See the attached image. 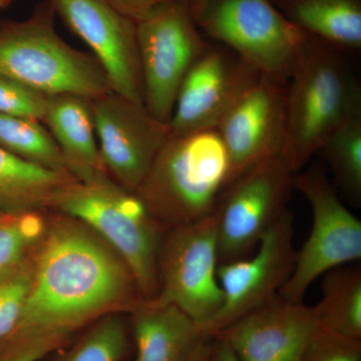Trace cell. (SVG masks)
<instances>
[{"label": "cell", "instance_id": "4dcf8cb0", "mask_svg": "<svg viewBox=\"0 0 361 361\" xmlns=\"http://www.w3.org/2000/svg\"><path fill=\"white\" fill-rule=\"evenodd\" d=\"M207 361H238L232 348L219 338H212Z\"/></svg>", "mask_w": 361, "mask_h": 361}, {"label": "cell", "instance_id": "83f0119b", "mask_svg": "<svg viewBox=\"0 0 361 361\" xmlns=\"http://www.w3.org/2000/svg\"><path fill=\"white\" fill-rule=\"evenodd\" d=\"M298 361H361V339L322 327Z\"/></svg>", "mask_w": 361, "mask_h": 361}, {"label": "cell", "instance_id": "6da1fadb", "mask_svg": "<svg viewBox=\"0 0 361 361\" xmlns=\"http://www.w3.org/2000/svg\"><path fill=\"white\" fill-rule=\"evenodd\" d=\"M37 248L32 285L9 336L61 344L102 315L145 301L125 261L80 221L54 220Z\"/></svg>", "mask_w": 361, "mask_h": 361}, {"label": "cell", "instance_id": "44dd1931", "mask_svg": "<svg viewBox=\"0 0 361 361\" xmlns=\"http://www.w3.org/2000/svg\"><path fill=\"white\" fill-rule=\"evenodd\" d=\"M314 306L322 329L361 339V266L342 265L325 273Z\"/></svg>", "mask_w": 361, "mask_h": 361}, {"label": "cell", "instance_id": "8992f818", "mask_svg": "<svg viewBox=\"0 0 361 361\" xmlns=\"http://www.w3.org/2000/svg\"><path fill=\"white\" fill-rule=\"evenodd\" d=\"M198 27L261 75L283 80L312 37L271 0H215Z\"/></svg>", "mask_w": 361, "mask_h": 361}, {"label": "cell", "instance_id": "52a82bcc", "mask_svg": "<svg viewBox=\"0 0 361 361\" xmlns=\"http://www.w3.org/2000/svg\"><path fill=\"white\" fill-rule=\"evenodd\" d=\"M218 264L216 211L197 222L168 229L159 251L158 292L146 301L177 306L203 326L223 303Z\"/></svg>", "mask_w": 361, "mask_h": 361}, {"label": "cell", "instance_id": "f546056e", "mask_svg": "<svg viewBox=\"0 0 361 361\" xmlns=\"http://www.w3.org/2000/svg\"><path fill=\"white\" fill-rule=\"evenodd\" d=\"M114 6L135 23L146 18L171 0H108Z\"/></svg>", "mask_w": 361, "mask_h": 361}, {"label": "cell", "instance_id": "7402d4cb", "mask_svg": "<svg viewBox=\"0 0 361 361\" xmlns=\"http://www.w3.org/2000/svg\"><path fill=\"white\" fill-rule=\"evenodd\" d=\"M0 147L39 167L68 173L58 144L39 121L0 115Z\"/></svg>", "mask_w": 361, "mask_h": 361}, {"label": "cell", "instance_id": "ba28073f", "mask_svg": "<svg viewBox=\"0 0 361 361\" xmlns=\"http://www.w3.org/2000/svg\"><path fill=\"white\" fill-rule=\"evenodd\" d=\"M135 33L145 108L169 123L183 80L208 45L188 0H171L158 7L135 23Z\"/></svg>", "mask_w": 361, "mask_h": 361}, {"label": "cell", "instance_id": "ac0fdd59", "mask_svg": "<svg viewBox=\"0 0 361 361\" xmlns=\"http://www.w3.org/2000/svg\"><path fill=\"white\" fill-rule=\"evenodd\" d=\"M133 316L134 361H189L202 341L200 325L175 305L142 301Z\"/></svg>", "mask_w": 361, "mask_h": 361}, {"label": "cell", "instance_id": "f1b7e54d", "mask_svg": "<svg viewBox=\"0 0 361 361\" xmlns=\"http://www.w3.org/2000/svg\"><path fill=\"white\" fill-rule=\"evenodd\" d=\"M4 341L6 345L0 353V361H37L59 345L40 338L9 336Z\"/></svg>", "mask_w": 361, "mask_h": 361}, {"label": "cell", "instance_id": "277c9868", "mask_svg": "<svg viewBox=\"0 0 361 361\" xmlns=\"http://www.w3.org/2000/svg\"><path fill=\"white\" fill-rule=\"evenodd\" d=\"M49 0L23 20L0 21V75L47 96L75 94L96 99L113 92L96 56L75 49L54 27Z\"/></svg>", "mask_w": 361, "mask_h": 361}, {"label": "cell", "instance_id": "d6986e66", "mask_svg": "<svg viewBox=\"0 0 361 361\" xmlns=\"http://www.w3.org/2000/svg\"><path fill=\"white\" fill-rule=\"evenodd\" d=\"M75 180L68 173L39 167L0 147V212L18 215L51 208L59 192Z\"/></svg>", "mask_w": 361, "mask_h": 361}, {"label": "cell", "instance_id": "30bf717a", "mask_svg": "<svg viewBox=\"0 0 361 361\" xmlns=\"http://www.w3.org/2000/svg\"><path fill=\"white\" fill-rule=\"evenodd\" d=\"M294 173L281 156L254 166L221 194L218 216V261L248 257L263 235L286 210Z\"/></svg>", "mask_w": 361, "mask_h": 361}, {"label": "cell", "instance_id": "d590c367", "mask_svg": "<svg viewBox=\"0 0 361 361\" xmlns=\"http://www.w3.org/2000/svg\"><path fill=\"white\" fill-rule=\"evenodd\" d=\"M271 1H274V0H271Z\"/></svg>", "mask_w": 361, "mask_h": 361}, {"label": "cell", "instance_id": "2e32d148", "mask_svg": "<svg viewBox=\"0 0 361 361\" xmlns=\"http://www.w3.org/2000/svg\"><path fill=\"white\" fill-rule=\"evenodd\" d=\"M322 329L314 306L273 297L218 332L238 361H298Z\"/></svg>", "mask_w": 361, "mask_h": 361}, {"label": "cell", "instance_id": "484cf974", "mask_svg": "<svg viewBox=\"0 0 361 361\" xmlns=\"http://www.w3.org/2000/svg\"><path fill=\"white\" fill-rule=\"evenodd\" d=\"M33 260L25 257L0 271V341L16 329L32 281Z\"/></svg>", "mask_w": 361, "mask_h": 361}, {"label": "cell", "instance_id": "9a60e30c", "mask_svg": "<svg viewBox=\"0 0 361 361\" xmlns=\"http://www.w3.org/2000/svg\"><path fill=\"white\" fill-rule=\"evenodd\" d=\"M228 54L208 47L188 71L168 123L171 137L217 129L233 104L261 75Z\"/></svg>", "mask_w": 361, "mask_h": 361}, {"label": "cell", "instance_id": "d4e9b609", "mask_svg": "<svg viewBox=\"0 0 361 361\" xmlns=\"http://www.w3.org/2000/svg\"><path fill=\"white\" fill-rule=\"evenodd\" d=\"M47 223L39 211L0 220V271L27 257L44 236Z\"/></svg>", "mask_w": 361, "mask_h": 361}, {"label": "cell", "instance_id": "8fae6325", "mask_svg": "<svg viewBox=\"0 0 361 361\" xmlns=\"http://www.w3.org/2000/svg\"><path fill=\"white\" fill-rule=\"evenodd\" d=\"M293 237L294 217L286 209L263 235L254 253L218 264L223 303L212 319L201 327L205 338L212 339L228 325L277 295L295 265Z\"/></svg>", "mask_w": 361, "mask_h": 361}, {"label": "cell", "instance_id": "7a4b0ae2", "mask_svg": "<svg viewBox=\"0 0 361 361\" xmlns=\"http://www.w3.org/2000/svg\"><path fill=\"white\" fill-rule=\"evenodd\" d=\"M289 78L280 156L296 174L348 116L361 110V94L336 47L314 37Z\"/></svg>", "mask_w": 361, "mask_h": 361}, {"label": "cell", "instance_id": "5b68a950", "mask_svg": "<svg viewBox=\"0 0 361 361\" xmlns=\"http://www.w3.org/2000/svg\"><path fill=\"white\" fill-rule=\"evenodd\" d=\"M51 208L80 221L111 246L130 268L144 300L157 295L163 227L137 195L113 180H75L59 192Z\"/></svg>", "mask_w": 361, "mask_h": 361}, {"label": "cell", "instance_id": "e0dca14e", "mask_svg": "<svg viewBox=\"0 0 361 361\" xmlns=\"http://www.w3.org/2000/svg\"><path fill=\"white\" fill-rule=\"evenodd\" d=\"M42 123L58 144L66 170L78 182L111 180L96 139L92 99L75 94L49 97Z\"/></svg>", "mask_w": 361, "mask_h": 361}, {"label": "cell", "instance_id": "4316f807", "mask_svg": "<svg viewBox=\"0 0 361 361\" xmlns=\"http://www.w3.org/2000/svg\"><path fill=\"white\" fill-rule=\"evenodd\" d=\"M49 96L0 75V115L44 122Z\"/></svg>", "mask_w": 361, "mask_h": 361}, {"label": "cell", "instance_id": "4fadbf2b", "mask_svg": "<svg viewBox=\"0 0 361 361\" xmlns=\"http://www.w3.org/2000/svg\"><path fill=\"white\" fill-rule=\"evenodd\" d=\"M285 82L259 75L216 129L229 159L226 187L261 161L281 155L286 125Z\"/></svg>", "mask_w": 361, "mask_h": 361}, {"label": "cell", "instance_id": "3957f363", "mask_svg": "<svg viewBox=\"0 0 361 361\" xmlns=\"http://www.w3.org/2000/svg\"><path fill=\"white\" fill-rule=\"evenodd\" d=\"M228 174L229 159L217 130L170 137L135 194L171 229L212 214Z\"/></svg>", "mask_w": 361, "mask_h": 361}, {"label": "cell", "instance_id": "9c48e42d", "mask_svg": "<svg viewBox=\"0 0 361 361\" xmlns=\"http://www.w3.org/2000/svg\"><path fill=\"white\" fill-rule=\"evenodd\" d=\"M292 185L310 203L312 227L302 248L297 251L290 277L277 295L291 302H303L318 277L360 260L361 222L343 205L318 166L294 174Z\"/></svg>", "mask_w": 361, "mask_h": 361}, {"label": "cell", "instance_id": "ffe728a7", "mask_svg": "<svg viewBox=\"0 0 361 361\" xmlns=\"http://www.w3.org/2000/svg\"><path fill=\"white\" fill-rule=\"evenodd\" d=\"M297 26L334 47L360 49L361 0H274Z\"/></svg>", "mask_w": 361, "mask_h": 361}, {"label": "cell", "instance_id": "1f68e13d", "mask_svg": "<svg viewBox=\"0 0 361 361\" xmlns=\"http://www.w3.org/2000/svg\"><path fill=\"white\" fill-rule=\"evenodd\" d=\"M215 0H188L190 11H191L192 18H194L195 23H200L204 14L208 11L209 7Z\"/></svg>", "mask_w": 361, "mask_h": 361}, {"label": "cell", "instance_id": "d6a6232c", "mask_svg": "<svg viewBox=\"0 0 361 361\" xmlns=\"http://www.w3.org/2000/svg\"><path fill=\"white\" fill-rule=\"evenodd\" d=\"M211 344H212V339H206V341H202L189 361H207L209 353H210Z\"/></svg>", "mask_w": 361, "mask_h": 361}, {"label": "cell", "instance_id": "603a6c76", "mask_svg": "<svg viewBox=\"0 0 361 361\" xmlns=\"http://www.w3.org/2000/svg\"><path fill=\"white\" fill-rule=\"evenodd\" d=\"M320 153L337 182L356 203L361 200V110L348 116L323 142Z\"/></svg>", "mask_w": 361, "mask_h": 361}, {"label": "cell", "instance_id": "cb8c5ba5", "mask_svg": "<svg viewBox=\"0 0 361 361\" xmlns=\"http://www.w3.org/2000/svg\"><path fill=\"white\" fill-rule=\"evenodd\" d=\"M129 348L127 325L118 316L102 318L59 361H121Z\"/></svg>", "mask_w": 361, "mask_h": 361}, {"label": "cell", "instance_id": "7c38bea8", "mask_svg": "<svg viewBox=\"0 0 361 361\" xmlns=\"http://www.w3.org/2000/svg\"><path fill=\"white\" fill-rule=\"evenodd\" d=\"M94 129L102 161L111 180L135 193L168 141L170 128L144 104L115 92L92 99Z\"/></svg>", "mask_w": 361, "mask_h": 361}, {"label": "cell", "instance_id": "5bb4252c", "mask_svg": "<svg viewBox=\"0 0 361 361\" xmlns=\"http://www.w3.org/2000/svg\"><path fill=\"white\" fill-rule=\"evenodd\" d=\"M70 30L103 66L113 92L144 104L135 23L108 0H49Z\"/></svg>", "mask_w": 361, "mask_h": 361}, {"label": "cell", "instance_id": "836d02e7", "mask_svg": "<svg viewBox=\"0 0 361 361\" xmlns=\"http://www.w3.org/2000/svg\"><path fill=\"white\" fill-rule=\"evenodd\" d=\"M16 0H0V9H6L11 6Z\"/></svg>", "mask_w": 361, "mask_h": 361}, {"label": "cell", "instance_id": "e575fe53", "mask_svg": "<svg viewBox=\"0 0 361 361\" xmlns=\"http://www.w3.org/2000/svg\"><path fill=\"white\" fill-rule=\"evenodd\" d=\"M6 216H8V215H6V214H4V213H2V212H0V220H2L4 219V218H6Z\"/></svg>", "mask_w": 361, "mask_h": 361}]
</instances>
